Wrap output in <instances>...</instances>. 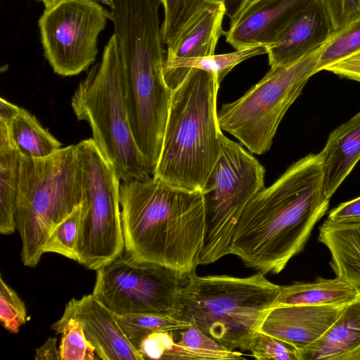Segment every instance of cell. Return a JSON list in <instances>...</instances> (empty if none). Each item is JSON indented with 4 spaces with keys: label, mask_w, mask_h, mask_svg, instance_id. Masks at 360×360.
I'll use <instances>...</instances> for the list:
<instances>
[{
    "label": "cell",
    "mask_w": 360,
    "mask_h": 360,
    "mask_svg": "<svg viewBox=\"0 0 360 360\" xmlns=\"http://www.w3.org/2000/svg\"><path fill=\"white\" fill-rule=\"evenodd\" d=\"M56 338H49L46 341L36 349V360H60L59 351L56 347Z\"/></svg>",
    "instance_id": "cell-37"
},
{
    "label": "cell",
    "mask_w": 360,
    "mask_h": 360,
    "mask_svg": "<svg viewBox=\"0 0 360 360\" xmlns=\"http://www.w3.org/2000/svg\"><path fill=\"white\" fill-rule=\"evenodd\" d=\"M360 295V290L336 277H318L309 283L297 282L282 285L272 307L288 305L344 306Z\"/></svg>",
    "instance_id": "cell-21"
},
{
    "label": "cell",
    "mask_w": 360,
    "mask_h": 360,
    "mask_svg": "<svg viewBox=\"0 0 360 360\" xmlns=\"http://www.w3.org/2000/svg\"><path fill=\"white\" fill-rule=\"evenodd\" d=\"M82 199L76 145L61 148L46 158L20 157L15 218L25 266H37L50 233Z\"/></svg>",
    "instance_id": "cell-6"
},
{
    "label": "cell",
    "mask_w": 360,
    "mask_h": 360,
    "mask_svg": "<svg viewBox=\"0 0 360 360\" xmlns=\"http://www.w3.org/2000/svg\"><path fill=\"white\" fill-rule=\"evenodd\" d=\"M280 287L260 272L239 278L193 271L180 291L174 316L194 323L228 349L249 351Z\"/></svg>",
    "instance_id": "cell-4"
},
{
    "label": "cell",
    "mask_w": 360,
    "mask_h": 360,
    "mask_svg": "<svg viewBox=\"0 0 360 360\" xmlns=\"http://www.w3.org/2000/svg\"><path fill=\"white\" fill-rule=\"evenodd\" d=\"M20 163V155L11 143L7 126L0 122V233L3 235L16 230Z\"/></svg>",
    "instance_id": "cell-23"
},
{
    "label": "cell",
    "mask_w": 360,
    "mask_h": 360,
    "mask_svg": "<svg viewBox=\"0 0 360 360\" xmlns=\"http://www.w3.org/2000/svg\"><path fill=\"white\" fill-rule=\"evenodd\" d=\"M164 9V20L161 32L164 44L168 45L198 12L206 0H158ZM226 8V15L230 20L236 16L252 0H217Z\"/></svg>",
    "instance_id": "cell-25"
},
{
    "label": "cell",
    "mask_w": 360,
    "mask_h": 360,
    "mask_svg": "<svg viewBox=\"0 0 360 360\" xmlns=\"http://www.w3.org/2000/svg\"><path fill=\"white\" fill-rule=\"evenodd\" d=\"M328 219L335 222L360 221V196L340 204L329 212Z\"/></svg>",
    "instance_id": "cell-35"
},
{
    "label": "cell",
    "mask_w": 360,
    "mask_h": 360,
    "mask_svg": "<svg viewBox=\"0 0 360 360\" xmlns=\"http://www.w3.org/2000/svg\"><path fill=\"white\" fill-rule=\"evenodd\" d=\"M76 146L83 194L77 262L97 270L124 250L120 179L93 139L82 140Z\"/></svg>",
    "instance_id": "cell-10"
},
{
    "label": "cell",
    "mask_w": 360,
    "mask_h": 360,
    "mask_svg": "<svg viewBox=\"0 0 360 360\" xmlns=\"http://www.w3.org/2000/svg\"><path fill=\"white\" fill-rule=\"evenodd\" d=\"M81 216L82 204L52 230L44 245L43 252H54L77 261L76 245Z\"/></svg>",
    "instance_id": "cell-30"
},
{
    "label": "cell",
    "mask_w": 360,
    "mask_h": 360,
    "mask_svg": "<svg viewBox=\"0 0 360 360\" xmlns=\"http://www.w3.org/2000/svg\"><path fill=\"white\" fill-rule=\"evenodd\" d=\"M265 169L240 144L221 137L218 160L201 191L205 202V234L199 264L230 255L238 219L264 186Z\"/></svg>",
    "instance_id": "cell-9"
},
{
    "label": "cell",
    "mask_w": 360,
    "mask_h": 360,
    "mask_svg": "<svg viewBox=\"0 0 360 360\" xmlns=\"http://www.w3.org/2000/svg\"><path fill=\"white\" fill-rule=\"evenodd\" d=\"M111 13L94 0H60L39 20L44 56L53 72L74 76L88 70L98 53V37Z\"/></svg>",
    "instance_id": "cell-12"
},
{
    "label": "cell",
    "mask_w": 360,
    "mask_h": 360,
    "mask_svg": "<svg viewBox=\"0 0 360 360\" xmlns=\"http://www.w3.org/2000/svg\"><path fill=\"white\" fill-rule=\"evenodd\" d=\"M27 320L24 302L16 292L0 277V321L3 327L11 333H18Z\"/></svg>",
    "instance_id": "cell-31"
},
{
    "label": "cell",
    "mask_w": 360,
    "mask_h": 360,
    "mask_svg": "<svg viewBox=\"0 0 360 360\" xmlns=\"http://www.w3.org/2000/svg\"><path fill=\"white\" fill-rule=\"evenodd\" d=\"M120 202L127 255L186 275L195 271L205 234L201 191L150 176L123 181Z\"/></svg>",
    "instance_id": "cell-2"
},
{
    "label": "cell",
    "mask_w": 360,
    "mask_h": 360,
    "mask_svg": "<svg viewBox=\"0 0 360 360\" xmlns=\"http://www.w3.org/2000/svg\"><path fill=\"white\" fill-rule=\"evenodd\" d=\"M163 44L160 37L148 32L130 34L120 44L131 129L153 170L161 152L172 92L164 76Z\"/></svg>",
    "instance_id": "cell-7"
},
{
    "label": "cell",
    "mask_w": 360,
    "mask_h": 360,
    "mask_svg": "<svg viewBox=\"0 0 360 360\" xmlns=\"http://www.w3.org/2000/svg\"><path fill=\"white\" fill-rule=\"evenodd\" d=\"M314 0H252L231 20L226 41L236 50L270 46Z\"/></svg>",
    "instance_id": "cell-13"
},
{
    "label": "cell",
    "mask_w": 360,
    "mask_h": 360,
    "mask_svg": "<svg viewBox=\"0 0 360 360\" xmlns=\"http://www.w3.org/2000/svg\"><path fill=\"white\" fill-rule=\"evenodd\" d=\"M177 334L179 338L175 341L178 344L197 351L216 354L220 360L244 359L243 353L228 349L207 336L193 323L188 328L177 331Z\"/></svg>",
    "instance_id": "cell-33"
},
{
    "label": "cell",
    "mask_w": 360,
    "mask_h": 360,
    "mask_svg": "<svg viewBox=\"0 0 360 360\" xmlns=\"http://www.w3.org/2000/svg\"><path fill=\"white\" fill-rule=\"evenodd\" d=\"M176 332L159 331L143 336L134 348L145 359H198L220 360L214 354L197 351L178 344L175 341Z\"/></svg>",
    "instance_id": "cell-26"
},
{
    "label": "cell",
    "mask_w": 360,
    "mask_h": 360,
    "mask_svg": "<svg viewBox=\"0 0 360 360\" xmlns=\"http://www.w3.org/2000/svg\"><path fill=\"white\" fill-rule=\"evenodd\" d=\"M187 281L188 275L122 254L96 270L92 294L117 315L174 316Z\"/></svg>",
    "instance_id": "cell-11"
},
{
    "label": "cell",
    "mask_w": 360,
    "mask_h": 360,
    "mask_svg": "<svg viewBox=\"0 0 360 360\" xmlns=\"http://www.w3.org/2000/svg\"><path fill=\"white\" fill-rule=\"evenodd\" d=\"M266 52V46H256L229 53L195 58H165L163 67L165 79L167 86L173 90L184 80L191 69L196 68L215 74L220 84L235 66Z\"/></svg>",
    "instance_id": "cell-22"
},
{
    "label": "cell",
    "mask_w": 360,
    "mask_h": 360,
    "mask_svg": "<svg viewBox=\"0 0 360 360\" xmlns=\"http://www.w3.org/2000/svg\"><path fill=\"white\" fill-rule=\"evenodd\" d=\"M318 240L330 252V264L336 277L360 290V221L327 219L319 227Z\"/></svg>",
    "instance_id": "cell-20"
},
{
    "label": "cell",
    "mask_w": 360,
    "mask_h": 360,
    "mask_svg": "<svg viewBox=\"0 0 360 360\" xmlns=\"http://www.w3.org/2000/svg\"><path fill=\"white\" fill-rule=\"evenodd\" d=\"M20 108L1 97L0 99V122L5 124L9 122L19 112Z\"/></svg>",
    "instance_id": "cell-38"
},
{
    "label": "cell",
    "mask_w": 360,
    "mask_h": 360,
    "mask_svg": "<svg viewBox=\"0 0 360 360\" xmlns=\"http://www.w3.org/2000/svg\"><path fill=\"white\" fill-rule=\"evenodd\" d=\"M75 319L80 321L87 340L94 346L98 359L103 360H143L127 340L116 314L93 294L66 304L59 321Z\"/></svg>",
    "instance_id": "cell-14"
},
{
    "label": "cell",
    "mask_w": 360,
    "mask_h": 360,
    "mask_svg": "<svg viewBox=\"0 0 360 360\" xmlns=\"http://www.w3.org/2000/svg\"><path fill=\"white\" fill-rule=\"evenodd\" d=\"M225 5L206 0L198 12L167 46V59L203 57L214 54L222 28Z\"/></svg>",
    "instance_id": "cell-17"
},
{
    "label": "cell",
    "mask_w": 360,
    "mask_h": 360,
    "mask_svg": "<svg viewBox=\"0 0 360 360\" xmlns=\"http://www.w3.org/2000/svg\"><path fill=\"white\" fill-rule=\"evenodd\" d=\"M360 54V18L333 32L322 46L316 73L329 66Z\"/></svg>",
    "instance_id": "cell-28"
},
{
    "label": "cell",
    "mask_w": 360,
    "mask_h": 360,
    "mask_svg": "<svg viewBox=\"0 0 360 360\" xmlns=\"http://www.w3.org/2000/svg\"><path fill=\"white\" fill-rule=\"evenodd\" d=\"M325 70L360 83V54L333 64Z\"/></svg>",
    "instance_id": "cell-36"
},
{
    "label": "cell",
    "mask_w": 360,
    "mask_h": 360,
    "mask_svg": "<svg viewBox=\"0 0 360 360\" xmlns=\"http://www.w3.org/2000/svg\"><path fill=\"white\" fill-rule=\"evenodd\" d=\"M51 328L57 334H61L58 351L60 360H94L96 351L87 340L80 321L70 319L66 321H56Z\"/></svg>",
    "instance_id": "cell-29"
},
{
    "label": "cell",
    "mask_w": 360,
    "mask_h": 360,
    "mask_svg": "<svg viewBox=\"0 0 360 360\" xmlns=\"http://www.w3.org/2000/svg\"><path fill=\"white\" fill-rule=\"evenodd\" d=\"M344 306L288 305L271 307L259 330L290 344L300 352L324 334L339 316Z\"/></svg>",
    "instance_id": "cell-15"
},
{
    "label": "cell",
    "mask_w": 360,
    "mask_h": 360,
    "mask_svg": "<svg viewBox=\"0 0 360 360\" xmlns=\"http://www.w3.org/2000/svg\"><path fill=\"white\" fill-rule=\"evenodd\" d=\"M249 351L259 360H300L299 352L294 347L261 330L254 335Z\"/></svg>",
    "instance_id": "cell-32"
},
{
    "label": "cell",
    "mask_w": 360,
    "mask_h": 360,
    "mask_svg": "<svg viewBox=\"0 0 360 360\" xmlns=\"http://www.w3.org/2000/svg\"><path fill=\"white\" fill-rule=\"evenodd\" d=\"M322 46L296 61L271 67L243 96L224 104L217 113L221 129L252 153L269 151L287 110L316 73Z\"/></svg>",
    "instance_id": "cell-8"
},
{
    "label": "cell",
    "mask_w": 360,
    "mask_h": 360,
    "mask_svg": "<svg viewBox=\"0 0 360 360\" xmlns=\"http://www.w3.org/2000/svg\"><path fill=\"white\" fill-rule=\"evenodd\" d=\"M329 202L323 191L321 155L308 154L248 204L237 223L230 253L257 272L280 273L303 250Z\"/></svg>",
    "instance_id": "cell-1"
},
{
    "label": "cell",
    "mask_w": 360,
    "mask_h": 360,
    "mask_svg": "<svg viewBox=\"0 0 360 360\" xmlns=\"http://www.w3.org/2000/svg\"><path fill=\"white\" fill-rule=\"evenodd\" d=\"M6 124L11 143L20 157L46 158L62 148V143L24 108Z\"/></svg>",
    "instance_id": "cell-24"
},
{
    "label": "cell",
    "mask_w": 360,
    "mask_h": 360,
    "mask_svg": "<svg viewBox=\"0 0 360 360\" xmlns=\"http://www.w3.org/2000/svg\"><path fill=\"white\" fill-rule=\"evenodd\" d=\"M39 1H41L44 6L45 9H49L53 7L55 5H56L60 0H38Z\"/></svg>",
    "instance_id": "cell-39"
},
{
    "label": "cell",
    "mask_w": 360,
    "mask_h": 360,
    "mask_svg": "<svg viewBox=\"0 0 360 360\" xmlns=\"http://www.w3.org/2000/svg\"><path fill=\"white\" fill-rule=\"evenodd\" d=\"M217 77L192 68L172 90L162 145L153 177L201 191L216 164L224 134L219 124Z\"/></svg>",
    "instance_id": "cell-3"
},
{
    "label": "cell",
    "mask_w": 360,
    "mask_h": 360,
    "mask_svg": "<svg viewBox=\"0 0 360 360\" xmlns=\"http://www.w3.org/2000/svg\"><path fill=\"white\" fill-rule=\"evenodd\" d=\"M319 154L323 191L330 199L360 160V111L330 132Z\"/></svg>",
    "instance_id": "cell-18"
},
{
    "label": "cell",
    "mask_w": 360,
    "mask_h": 360,
    "mask_svg": "<svg viewBox=\"0 0 360 360\" xmlns=\"http://www.w3.org/2000/svg\"><path fill=\"white\" fill-rule=\"evenodd\" d=\"M299 354L300 360H360V295L345 305L324 334Z\"/></svg>",
    "instance_id": "cell-19"
},
{
    "label": "cell",
    "mask_w": 360,
    "mask_h": 360,
    "mask_svg": "<svg viewBox=\"0 0 360 360\" xmlns=\"http://www.w3.org/2000/svg\"><path fill=\"white\" fill-rule=\"evenodd\" d=\"M96 2H101L103 4L108 6L110 9L114 7V0H94Z\"/></svg>",
    "instance_id": "cell-40"
},
{
    "label": "cell",
    "mask_w": 360,
    "mask_h": 360,
    "mask_svg": "<svg viewBox=\"0 0 360 360\" xmlns=\"http://www.w3.org/2000/svg\"><path fill=\"white\" fill-rule=\"evenodd\" d=\"M116 317L123 333L134 347L148 333L159 331L176 332L186 329L191 325L190 322L163 314H116Z\"/></svg>",
    "instance_id": "cell-27"
},
{
    "label": "cell",
    "mask_w": 360,
    "mask_h": 360,
    "mask_svg": "<svg viewBox=\"0 0 360 360\" xmlns=\"http://www.w3.org/2000/svg\"><path fill=\"white\" fill-rule=\"evenodd\" d=\"M335 32L360 18V0H319Z\"/></svg>",
    "instance_id": "cell-34"
},
{
    "label": "cell",
    "mask_w": 360,
    "mask_h": 360,
    "mask_svg": "<svg viewBox=\"0 0 360 360\" xmlns=\"http://www.w3.org/2000/svg\"><path fill=\"white\" fill-rule=\"evenodd\" d=\"M71 106L79 120L89 124L93 139L120 180H145L153 169L134 139L124 94V65L119 40L113 34L101 60L76 89Z\"/></svg>",
    "instance_id": "cell-5"
},
{
    "label": "cell",
    "mask_w": 360,
    "mask_h": 360,
    "mask_svg": "<svg viewBox=\"0 0 360 360\" xmlns=\"http://www.w3.org/2000/svg\"><path fill=\"white\" fill-rule=\"evenodd\" d=\"M333 29L319 0L310 3L285 30L278 41L267 47L270 67L284 65L312 53L329 39Z\"/></svg>",
    "instance_id": "cell-16"
}]
</instances>
